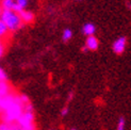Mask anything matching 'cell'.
I'll return each mask as SVG.
<instances>
[{
  "label": "cell",
  "instance_id": "603a6c76",
  "mask_svg": "<svg viewBox=\"0 0 131 130\" xmlns=\"http://www.w3.org/2000/svg\"><path fill=\"white\" fill-rule=\"evenodd\" d=\"M77 1H81V0H77Z\"/></svg>",
  "mask_w": 131,
  "mask_h": 130
},
{
  "label": "cell",
  "instance_id": "e0dca14e",
  "mask_svg": "<svg viewBox=\"0 0 131 130\" xmlns=\"http://www.w3.org/2000/svg\"><path fill=\"white\" fill-rule=\"evenodd\" d=\"M3 52H4V44H3L2 40H0V58L2 57Z\"/></svg>",
  "mask_w": 131,
  "mask_h": 130
},
{
  "label": "cell",
  "instance_id": "8992f818",
  "mask_svg": "<svg viewBox=\"0 0 131 130\" xmlns=\"http://www.w3.org/2000/svg\"><path fill=\"white\" fill-rule=\"evenodd\" d=\"M18 14L20 16L23 24H30V23L33 21V19H34V14L28 10H23V11L19 12Z\"/></svg>",
  "mask_w": 131,
  "mask_h": 130
},
{
  "label": "cell",
  "instance_id": "d6986e66",
  "mask_svg": "<svg viewBox=\"0 0 131 130\" xmlns=\"http://www.w3.org/2000/svg\"><path fill=\"white\" fill-rule=\"evenodd\" d=\"M126 6H127V8H128L129 10H131V2L127 1V2H126Z\"/></svg>",
  "mask_w": 131,
  "mask_h": 130
},
{
  "label": "cell",
  "instance_id": "cb8c5ba5",
  "mask_svg": "<svg viewBox=\"0 0 131 130\" xmlns=\"http://www.w3.org/2000/svg\"><path fill=\"white\" fill-rule=\"evenodd\" d=\"M0 1H1V0H0Z\"/></svg>",
  "mask_w": 131,
  "mask_h": 130
},
{
  "label": "cell",
  "instance_id": "4fadbf2b",
  "mask_svg": "<svg viewBox=\"0 0 131 130\" xmlns=\"http://www.w3.org/2000/svg\"><path fill=\"white\" fill-rule=\"evenodd\" d=\"M116 130H126V120L124 116H121L118 121H117Z\"/></svg>",
  "mask_w": 131,
  "mask_h": 130
},
{
  "label": "cell",
  "instance_id": "9c48e42d",
  "mask_svg": "<svg viewBox=\"0 0 131 130\" xmlns=\"http://www.w3.org/2000/svg\"><path fill=\"white\" fill-rule=\"evenodd\" d=\"M13 91H12V88L11 85L8 83V81H2V82H0V94H1V96H5V95H8L10 93H12Z\"/></svg>",
  "mask_w": 131,
  "mask_h": 130
},
{
  "label": "cell",
  "instance_id": "ba28073f",
  "mask_svg": "<svg viewBox=\"0 0 131 130\" xmlns=\"http://www.w3.org/2000/svg\"><path fill=\"white\" fill-rule=\"evenodd\" d=\"M0 8H1V10H11L16 12L15 0H1L0 1Z\"/></svg>",
  "mask_w": 131,
  "mask_h": 130
},
{
  "label": "cell",
  "instance_id": "7c38bea8",
  "mask_svg": "<svg viewBox=\"0 0 131 130\" xmlns=\"http://www.w3.org/2000/svg\"><path fill=\"white\" fill-rule=\"evenodd\" d=\"M0 130H17L14 123L8 124V123H2L0 122Z\"/></svg>",
  "mask_w": 131,
  "mask_h": 130
},
{
  "label": "cell",
  "instance_id": "2e32d148",
  "mask_svg": "<svg viewBox=\"0 0 131 130\" xmlns=\"http://www.w3.org/2000/svg\"><path fill=\"white\" fill-rule=\"evenodd\" d=\"M68 112H69V108H68V106H65V107H63V108L61 109L60 114H61L62 117H65V116L68 114Z\"/></svg>",
  "mask_w": 131,
  "mask_h": 130
},
{
  "label": "cell",
  "instance_id": "ac0fdd59",
  "mask_svg": "<svg viewBox=\"0 0 131 130\" xmlns=\"http://www.w3.org/2000/svg\"><path fill=\"white\" fill-rule=\"evenodd\" d=\"M74 98V92H69L68 95H67V102L71 101V99Z\"/></svg>",
  "mask_w": 131,
  "mask_h": 130
},
{
  "label": "cell",
  "instance_id": "9a60e30c",
  "mask_svg": "<svg viewBox=\"0 0 131 130\" xmlns=\"http://www.w3.org/2000/svg\"><path fill=\"white\" fill-rule=\"evenodd\" d=\"M2 81H8V75H6L4 69L0 65V82H2Z\"/></svg>",
  "mask_w": 131,
  "mask_h": 130
},
{
  "label": "cell",
  "instance_id": "3957f363",
  "mask_svg": "<svg viewBox=\"0 0 131 130\" xmlns=\"http://www.w3.org/2000/svg\"><path fill=\"white\" fill-rule=\"evenodd\" d=\"M0 20H1L9 31H17L23 27V21L17 12L11 10H2L0 13Z\"/></svg>",
  "mask_w": 131,
  "mask_h": 130
},
{
  "label": "cell",
  "instance_id": "8fae6325",
  "mask_svg": "<svg viewBox=\"0 0 131 130\" xmlns=\"http://www.w3.org/2000/svg\"><path fill=\"white\" fill-rule=\"evenodd\" d=\"M71 37H73V31L68 28H66L62 33V40L64 42H68L71 40Z\"/></svg>",
  "mask_w": 131,
  "mask_h": 130
},
{
  "label": "cell",
  "instance_id": "7402d4cb",
  "mask_svg": "<svg viewBox=\"0 0 131 130\" xmlns=\"http://www.w3.org/2000/svg\"><path fill=\"white\" fill-rule=\"evenodd\" d=\"M49 130H56V129H53V128H51V129H49Z\"/></svg>",
  "mask_w": 131,
  "mask_h": 130
},
{
  "label": "cell",
  "instance_id": "5b68a950",
  "mask_svg": "<svg viewBox=\"0 0 131 130\" xmlns=\"http://www.w3.org/2000/svg\"><path fill=\"white\" fill-rule=\"evenodd\" d=\"M98 46H99V41L95 35H92V36H88L86 40H85V47L88 50H92V51H95L98 49Z\"/></svg>",
  "mask_w": 131,
  "mask_h": 130
},
{
  "label": "cell",
  "instance_id": "44dd1931",
  "mask_svg": "<svg viewBox=\"0 0 131 130\" xmlns=\"http://www.w3.org/2000/svg\"><path fill=\"white\" fill-rule=\"evenodd\" d=\"M2 98V96H1V94H0V99H1Z\"/></svg>",
  "mask_w": 131,
  "mask_h": 130
},
{
  "label": "cell",
  "instance_id": "277c9868",
  "mask_svg": "<svg viewBox=\"0 0 131 130\" xmlns=\"http://www.w3.org/2000/svg\"><path fill=\"white\" fill-rule=\"evenodd\" d=\"M127 46V37L126 36H118L112 44L113 52L116 55H122L126 49Z\"/></svg>",
  "mask_w": 131,
  "mask_h": 130
},
{
  "label": "cell",
  "instance_id": "5bb4252c",
  "mask_svg": "<svg viewBox=\"0 0 131 130\" xmlns=\"http://www.w3.org/2000/svg\"><path fill=\"white\" fill-rule=\"evenodd\" d=\"M8 32H9L8 28H6L5 25L0 20V40H2V37H4L6 34H8Z\"/></svg>",
  "mask_w": 131,
  "mask_h": 130
},
{
  "label": "cell",
  "instance_id": "30bf717a",
  "mask_svg": "<svg viewBox=\"0 0 131 130\" xmlns=\"http://www.w3.org/2000/svg\"><path fill=\"white\" fill-rule=\"evenodd\" d=\"M16 3V12L19 13L23 10H26L28 5V0H15Z\"/></svg>",
  "mask_w": 131,
  "mask_h": 130
},
{
  "label": "cell",
  "instance_id": "7a4b0ae2",
  "mask_svg": "<svg viewBox=\"0 0 131 130\" xmlns=\"http://www.w3.org/2000/svg\"><path fill=\"white\" fill-rule=\"evenodd\" d=\"M17 130H36L35 128V116L34 108L32 103L29 102L25 107V111L20 117L14 123Z\"/></svg>",
  "mask_w": 131,
  "mask_h": 130
},
{
  "label": "cell",
  "instance_id": "52a82bcc",
  "mask_svg": "<svg viewBox=\"0 0 131 130\" xmlns=\"http://www.w3.org/2000/svg\"><path fill=\"white\" fill-rule=\"evenodd\" d=\"M95 32H96V26H95L94 24L86 23V24L83 25V27H82V33L85 35L86 37H88V36L94 35Z\"/></svg>",
  "mask_w": 131,
  "mask_h": 130
},
{
  "label": "cell",
  "instance_id": "ffe728a7",
  "mask_svg": "<svg viewBox=\"0 0 131 130\" xmlns=\"http://www.w3.org/2000/svg\"><path fill=\"white\" fill-rule=\"evenodd\" d=\"M69 130H78V129H77V128H75V127H73V128H70Z\"/></svg>",
  "mask_w": 131,
  "mask_h": 130
},
{
  "label": "cell",
  "instance_id": "6da1fadb",
  "mask_svg": "<svg viewBox=\"0 0 131 130\" xmlns=\"http://www.w3.org/2000/svg\"><path fill=\"white\" fill-rule=\"evenodd\" d=\"M30 100L25 94L12 92L0 99V122L12 123L17 122L25 111V107Z\"/></svg>",
  "mask_w": 131,
  "mask_h": 130
}]
</instances>
